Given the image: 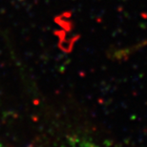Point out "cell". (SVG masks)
Wrapping results in <instances>:
<instances>
[{"instance_id": "cell-2", "label": "cell", "mask_w": 147, "mask_h": 147, "mask_svg": "<svg viewBox=\"0 0 147 147\" xmlns=\"http://www.w3.org/2000/svg\"><path fill=\"white\" fill-rule=\"evenodd\" d=\"M0 147H9V146H7L6 144H4V143H3L1 140H0Z\"/></svg>"}, {"instance_id": "cell-1", "label": "cell", "mask_w": 147, "mask_h": 147, "mask_svg": "<svg viewBox=\"0 0 147 147\" xmlns=\"http://www.w3.org/2000/svg\"><path fill=\"white\" fill-rule=\"evenodd\" d=\"M59 147H102L95 142L85 138L72 137L67 139Z\"/></svg>"}]
</instances>
